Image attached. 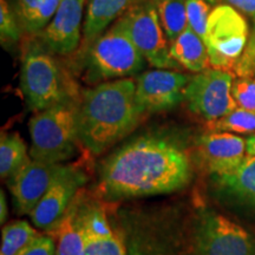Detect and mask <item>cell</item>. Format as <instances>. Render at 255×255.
Returning <instances> with one entry per match:
<instances>
[{
  "instance_id": "cell-27",
  "label": "cell",
  "mask_w": 255,
  "mask_h": 255,
  "mask_svg": "<svg viewBox=\"0 0 255 255\" xmlns=\"http://www.w3.org/2000/svg\"><path fill=\"white\" fill-rule=\"evenodd\" d=\"M188 26L205 39L210 7L206 0H186Z\"/></svg>"
},
{
  "instance_id": "cell-30",
  "label": "cell",
  "mask_w": 255,
  "mask_h": 255,
  "mask_svg": "<svg viewBox=\"0 0 255 255\" xmlns=\"http://www.w3.org/2000/svg\"><path fill=\"white\" fill-rule=\"evenodd\" d=\"M19 255H56V240L43 233Z\"/></svg>"
},
{
  "instance_id": "cell-10",
  "label": "cell",
  "mask_w": 255,
  "mask_h": 255,
  "mask_svg": "<svg viewBox=\"0 0 255 255\" xmlns=\"http://www.w3.org/2000/svg\"><path fill=\"white\" fill-rule=\"evenodd\" d=\"M233 81L228 70L213 68L196 73L184 90L187 108L207 124L222 119L238 108L232 95Z\"/></svg>"
},
{
  "instance_id": "cell-3",
  "label": "cell",
  "mask_w": 255,
  "mask_h": 255,
  "mask_svg": "<svg viewBox=\"0 0 255 255\" xmlns=\"http://www.w3.org/2000/svg\"><path fill=\"white\" fill-rule=\"evenodd\" d=\"M127 255H199L193 214L178 206L129 207L117 212Z\"/></svg>"
},
{
  "instance_id": "cell-26",
  "label": "cell",
  "mask_w": 255,
  "mask_h": 255,
  "mask_svg": "<svg viewBox=\"0 0 255 255\" xmlns=\"http://www.w3.org/2000/svg\"><path fill=\"white\" fill-rule=\"evenodd\" d=\"M20 26L7 0H0V38L4 46L17 43L20 38Z\"/></svg>"
},
{
  "instance_id": "cell-31",
  "label": "cell",
  "mask_w": 255,
  "mask_h": 255,
  "mask_svg": "<svg viewBox=\"0 0 255 255\" xmlns=\"http://www.w3.org/2000/svg\"><path fill=\"white\" fill-rule=\"evenodd\" d=\"M228 5L244 12L245 14L255 18V0H225Z\"/></svg>"
},
{
  "instance_id": "cell-12",
  "label": "cell",
  "mask_w": 255,
  "mask_h": 255,
  "mask_svg": "<svg viewBox=\"0 0 255 255\" xmlns=\"http://www.w3.org/2000/svg\"><path fill=\"white\" fill-rule=\"evenodd\" d=\"M70 165L31 158L7 180L19 214H28Z\"/></svg>"
},
{
  "instance_id": "cell-35",
  "label": "cell",
  "mask_w": 255,
  "mask_h": 255,
  "mask_svg": "<svg viewBox=\"0 0 255 255\" xmlns=\"http://www.w3.org/2000/svg\"><path fill=\"white\" fill-rule=\"evenodd\" d=\"M207 1H209V2H216V1H218V0H207Z\"/></svg>"
},
{
  "instance_id": "cell-14",
  "label": "cell",
  "mask_w": 255,
  "mask_h": 255,
  "mask_svg": "<svg viewBox=\"0 0 255 255\" xmlns=\"http://www.w3.org/2000/svg\"><path fill=\"white\" fill-rule=\"evenodd\" d=\"M85 182V174L70 165L30 213L34 226L45 234L52 235Z\"/></svg>"
},
{
  "instance_id": "cell-21",
  "label": "cell",
  "mask_w": 255,
  "mask_h": 255,
  "mask_svg": "<svg viewBox=\"0 0 255 255\" xmlns=\"http://www.w3.org/2000/svg\"><path fill=\"white\" fill-rule=\"evenodd\" d=\"M27 146L18 132L2 133L0 138V176L8 180L30 161Z\"/></svg>"
},
{
  "instance_id": "cell-24",
  "label": "cell",
  "mask_w": 255,
  "mask_h": 255,
  "mask_svg": "<svg viewBox=\"0 0 255 255\" xmlns=\"http://www.w3.org/2000/svg\"><path fill=\"white\" fill-rule=\"evenodd\" d=\"M208 129L237 135H253L255 133V111L235 108L222 119L208 123Z\"/></svg>"
},
{
  "instance_id": "cell-13",
  "label": "cell",
  "mask_w": 255,
  "mask_h": 255,
  "mask_svg": "<svg viewBox=\"0 0 255 255\" xmlns=\"http://www.w3.org/2000/svg\"><path fill=\"white\" fill-rule=\"evenodd\" d=\"M193 154L195 164L206 173L227 174L246 157V138L233 132L209 130L197 138Z\"/></svg>"
},
{
  "instance_id": "cell-6",
  "label": "cell",
  "mask_w": 255,
  "mask_h": 255,
  "mask_svg": "<svg viewBox=\"0 0 255 255\" xmlns=\"http://www.w3.org/2000/svg\"><path fill=\"white\" fill-rule=\"evenodd\" d=\"M145 60L131 38L116 23L91 43L89 72L94 81L127 78L142 71Z\"/></svg>"
},
{
  "instance_id": "cell-16",
  "label": "cell",
  "mask_w": 255,
  "mask_h": 255,
  "mask_svg": "<svg viewBox=\"0 0 255 255\" xmlns=\"http://www.w3.org/2000/svg\"><path fill=\"white\" fill-rule=\"evenodd\" d=\"M212 184L222 200L255 210V156L246 155L244 161L227 174L212 175Z\"/></svg>"
},
{
  "instance_id": "cell-32",
  "label": "cell",
  "mask_w": 255,
  "mask_h": 255,
  "mask_svg": "<svg viewBox=\"0 0 255 255\" xmlns=\"http://www.w3.org/2000/svg\"><path fill=\"white\" fill-rule=\"evenodd\" d=\"M7 219V202H6V196L4 191L0 193V222L4 223Z\"/></svg>"
},
{
  "instance_id": "cell-2",
  "label": "cell",
  "mask_w": 255,
  "mask_h": 255,
  "mask_svg": "<svg viewBox=\"0 0 255 255\" xmlns=\"http://www.w3.org/2000/svg\"><path fill=\"white\" fill-rule=\"evenodd\" d=\"M136 81L119 78L89 89L78 107L79 143L90 154H103L138 126Z\"/></svg>"
},
{
  "instance_id": "cell-36",
  "label": "cell",
  "mask_w": 255,
  "mask_h": 255,
  "mask_svg": "<svg viewBox=\"0 0 255 255\" xmlns=\"http://www.w3.org/2000/svg\"><path fill=\"white\" fill-rule=\"evenodd\" d=\"M85 1H87V0H83V2H84V4H85Z\"/></svg>"
},
{
  "instance_id": "cell-22",
  "label": "cell",
  "mask_w": 255,
  "mask_h": 255,
  "mask_svg": "<svg viewBox=\"0 0 255 255\" xmlns=\"http://www.w3.org/2000/svg\"><path fill=\"white\" fill-rule=\"evenodd\" d=\"M41 234L26 221L8 223L1 231L0 255H19Z\"/></svg>"
},
{
  "instance_id": "cell-17",
  "label": "cell",
  "mask_w": 255,
  "mask_h": 255,
  "mask_svg": "<svg viewBox=\"0 0 255 255\" xmlns=\"http://www.w3.org/2000/svg\"><path fill=\"white\" fill-rule=\"evenodd\" d=\"M82 202L83 196L79 191L51 235L56 240V255H84L85 228Z\"/></svg>"
},
{
  "instance_id": "cell-5",
  "label": "cell",
  "mask_w": 255,
  "mask_h": 255,
  "mask_svg": "<svg viewBox=\"0 0 255 255\" xmlns=\"http://www.w3.org/2000/svg\"><path fill=\"white\" fill-rule=\"evenodd\" d=\"M49 51L32 43L21 62L20 88L28 108L34 113L72 101L65 76Z\"/></svg>"
},
{
  "instance_id": "cell-8",
  "label": "cell",
  "mask_w": 255,
  "mask_h": 255,
  "mask_svg": "<svg viewBox=\"0 0 255 255\" xmlns=\"http://www.w3.org/2000/svg\"><path fill=\"white\" fill-rule=\"evenodd\" d=\"M193 229L199 255H255L253 235L215 210H196Z\"/></svg>"
},
{
  "instance_id": "cell-7",
  "label": "cell",
  "mask_w": 255,
  "mask_h": 255,
  "mask_svg": "<svg viewBox=\"0 0 255 255\" xmlns=\"http://www.w3.org/2000/svg\"><path fill=\"white\" fill-rule=\"evenodd\" d=\"M250 39V27L233 6L219 5L212 9L207 24L205 44L210 65L215 69H234Z\"/></svg>"
},
{
  "instance_id": "cell-25",
  "label": "cell",
  "mask_w": 255,
  "mask_h": 255,
  "mask_svg": "<svg viewBox=\"0 0 255 255\" xmlns=\"http://www.w3.org/2000/svg\"><path fill=\"white\" fill-rule=\"evenodd\" d=\"M101 255H127L123 232L119 220L109 218L102 232Z\"/></svg>"
},
{
  "instance_id": "cell-11",
  "label": "cell",
  "mask_w": 255,
  "mask_h": 255,
  "mask_svg": "<svg viewBox=\"0 0 255 255\" xmlns=\"http://www.w3.org/2000/svg\"><path fill=\"white\" fill-rule=\"evenodd\" d=\"M190 77L177 70L156 69L141 73L136 79V104L143 115L157 114L176 108L184 101Z\"/></svg>"
},
{
  "instance_id": "cell-18",
  "label": "cell",
  "mask_w": 255,
  "mask_h": 255,
  "mask_svg": "<svg viewBox=\"0 0 255 255\" xmlns=\"http://www.w3.org/2000/svg\"><path fill=\"white\" fill-rule=\"evenodd\" d=\"M138 2L139 0H89L83 27L85 41L92 43L115 19L122 17Z\"/></svg>"
},
{
  "instance_id": "cell-23",
  "label": "cell",
  "mask_w": 255,
  "mask_h": 255,
  "mask_svg": "<svg viewBox=\"0 0 255 255\" xmlns=\"http://www.w3.org/2000/svg\"><path fill=\"white\" fill-rule=\"evenodd\" d=\"M169 43L188 26L186 0H152Z\"/></svg>"
},
{
  "instance_id": "cell-29",
  "label": "cell",
  "mask_w": 255,
  "mask_h": 255,
  "mask_svg": "<svg viewBox=\"0 0 255 255\" xmlns=\"http://www.w3.org/2000/svg\"><path fill=\"white\" fill-rule=\"evenodd\" d=\"M234 70L238 77L255 76V41H248L246 49L235 65Z\"/></svg>"
},
{
  "instance_id": "cell-4",
  "label": "cell",
  "mask_w": 255,
  "mask_h": 255,
  "mask_svg": "<svg viewBox=\"0 0 255 255\" xmlns=\"http://www.w3.org/2000/svg\"><path fill=\"white\" fill-rule=\"evenodd\" d=\"M31 157L49 163H64L77 151L78 107L63 102L39 111L28 122Z\"/></svg>"
},
{
  "instance_id": "cell-28",
  "label": "cell",
  "mask_w": 255,
  "mask_h": 255,
  "mask_svg": "<svg viewBox=\"0 0 255 255\" xmlns=\"http://www.w3.org/2000/svg\"><path fill=\"white\" fill-rule=\"evenodd\" d=\"M232 95L238 108L255 111V76L234 79Z\"/></svg>"
},
{
  "instance_id": "cell-9",
  "label": "cell",
  "mask_w": 255,
  "mask_h": 255,
  "mask_svg": "<svg viewBox=\"0 0 255 255\" xmlns=\"http://www.w3.org/2000/svg\"><path fill=\"white\" fill-rule=\"evenodd\" d=\"M131 38L150 65L157 69H181L170 55V43L152 1H139L116 21Z\"/></svg>"
},
{
  "instance_id": "cell-20",
  "label": "cell",
  "mask_w": 255,
  "mask_h": 255,
  "mask_svg": "<svg viewBox=\"0 0 255 255\" xmlns=\"http://www.w3.org/2000/svg\"><path fill=\"white\" fill-rule=\"evenodd\" d=\"M62 0H12L20 30L28 34L41 33L56 14Z\"/></svg>"
},
{
  "instance_id": "cell-33",
  "label": "cell",
  "mask_w": 255,
  "mask_h": 255,
  "mask_svg": "<svg viewBox=\"0 0 255 255\" xmlns=\"http://www.w3.org/2000/svg\"><path fill=\"white\" fill-rule=\"evenodd\" d=\"M246 150H247V155L255 156V133L248 136L246 138Z\"/></svg>"
},
{
  "instance_id": "cell-34",
  "label": "cell",
  "mask_w": 255,
  "mask_h": 255,
  "mask_svg": "<svg viewBox=\"0 0 255 255\" xmlns=\"http://www.w3.org/2000/svg\"><path fill=\"white\" fill-rule=\"evenodd\" d=\"M248 41H255V18H254V26H253V32H252L250 39H248Z\"/></svg>"
},
{
  "instance_id": "cell-15",
  "label": "cell",
  "mask_w": 255,
  "mask_h": 255,
  "mask_svg": "<svg viewBox=\"0 0 255 255\" xmlns=\"http://www.w3.org/2000/svg\"><path fill=\"white\" fill-rule=\"evenodd\" d=\"M83 0H62L52 20L41 32L46 49L57 55H70L81 41Z\"/></svg>"
},
{
  "instance_id": "cell-1",
  "label": "cell",
  "mask_w": 255,
  "mask_h": 255,
  "mask_svg": "<svg viewBox=\"0 0 255 255\" xmlns=\"http://www.w3.org/2000/svg\"><path fill=\"white\" fill-rule=\"evenodd\" d=\"M194 165L193 149L182 136L143 133L102 162L98 195L110 203L176 193L191 182Z\"/></svg>"
},
{
  "instance_id": "cell-19",
  "label": "cell",
  "mask_w": 255,
  "mask_h": 255,
  "mask_svg": "<svg viewBox=\"0 0 255 255\" xmlns=\"http://www.w3.org/2000/svg\"><path fill=\"white\" fill-rule=\"evenodd\" d=\"M170 55L181 68L191 72H202L210 66L205 40L197 36L189 26L170 41Z\"/></svg>"
}]
</instances>
